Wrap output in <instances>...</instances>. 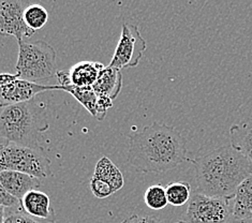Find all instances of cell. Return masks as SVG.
<instances>
[{
  "mask_svg": "<svg viewBox=\"0 0 252 223\" xmlns=\"http://www.w3.org/2000/svg\"><path fill=\"white\" fill-rule=\"evenodd\" d=\"M187 141L176 128L160 123L129 138L128 161L142 173H164L188 161Z\"/></svg>",
  "mask_w": 252,
  "mask_h": 223,
  "instance_id": "cell-1",
  "label": "cell"
},
{
  "mask_svg": "<svg viewBox=\"0 0 252 223\" xmlns=\"http://www.w3.org/2000/svg\"><path fill=\"white\" fill-rule=\"evenodd\" d=\"M195 170L196 191L232 200L237 187L252 173V165L231 145L188 159Z\"/></svg>",
  "mask_w": 252,
  "mask_h": 223,
  "instance_id": "cell-2",
  "label": "cell"
},
{
  "mask_svg": "<svg viewBox=\"0 0 252 223\" xmlns=\"http://www.w3.org/2000/svg\"><path fill=\"white\" fill-rule=\"evenodd\" d=\"M49 128L46 107L34 99L0 112V138L8 143L40 148V137Z\"/></svg>",
  "mask_w": 252,
  "mask_h": 223,
  "instance_id": "cell-3",
  "label": "cell"
},
{
  "mask_svg": "<svg viewBox=\"0 0 252 223\" xmlns=\"http://www.w3.org/2000/svg\"><path fill=\"white\" fill-rule=\"evenodd\" d=\"M19 43V58L15 65L16 74L22 80L38 83L49 80L57 72L56 51L47 42L38 40L34 42Z\"/></svg>",
  "mask_w": 252,
  "mask_h": 223,
  "instance_id": "cell-4",
  "label": "cell"
},
{
  "mask_svg": "<svg viewBox=\"0 0 252 223\" xmlns=\"http://www.w3.org/2000/svg\"><path fill=\"white\" fill-rule=\"evenodd\" d=\"M15 171L46 178L53 175L52 163L44 149L32 148L17 144H0V172Z\"/></svg>",
  "mask_w": 252,
  "mask_h": 223,
  "instance_id": "cell-5",
  "label": "cell"
},
{
  "mask_svg": "<svg viewBox=\"0 0 252 223\" xmlns=\"http://www.w3.org/2000/svg\"><path fill=\"white\" fill-rule=\"evenodd\" d=\"M233 217L230 198L194 191L188 202L185 223H227Z\"/></svg>",
  "mask_w": 252,
  "mask_h": 223,
  "instance_id": "cell-6",
  "label": "cell"
},
{
  "mask_svg": "<svg viewBox=\"0 0 252 223\" xmlns=\"http://www.w3.org/2000/svg\"><path fill=\"white\" fill-rule=\"evenodd\" d=\"M146 49L147 43L142 37L139 27L131 24H124L121 38L109 67L118 70L134 68L140 64Z\"/></svg>",
  "mask_w": 252,
  "mask_h": 223,
  "instance_id": "cell-7",
  "label": "cell"
},
{
  "mask_svg": "<svg viewBox=\"0 0 252 223\" xmlns=\"http://www.w3.org/2000/svg\"><path fill=\"white\" fill-rule=\"evenodd\" d=\"M57 81L61 89L70 95L80 102V103L91 113V115L97 120H103L107 111L113 106V100L105 96L99 95L94 92L93 86L91 87H76L71 85L68 78V72L57 71Z\"/></svg>",
  "mask_w": 252,
  "mask_h": 223,
  "instance_id": "cell-8",
  "label": "cell"
},
{
  "mask_svg": "<svg viewBox=\"0 0 252 223\" xmlns=\"http://www.w3.org/2000/svg\"><path fill=\"white\" fill-rule=\"evenodd\" d=\"M31 0H0V34L14 37L16 41L31 38L34 33L24 23V11Z\"/></svg>",
  "mask_w": 252,
  "mask_h": 223,
  "instance_id": "cell-9",
  "label": "cell"
},
{
  "mask_svg": "<svg viewBox=\"0 0 252 223\" xmlns=\"http://www.w3.org/2000/svg\"><path fill=\"white\" fill-rule=\"evenodd\" d=\"M51 90L62 89L59 85H41V84L22 80L19 77L8 85L0 86V107L28 102L33 100L37 95L51 92Z\"/></svg>",
  "mask_w": 252,
  "mask_h": 223,
  "instance_id": "cell-10",
  "label": "cell"
},
{
  "mask_svg": "<svg viewBox=\"0 0 252 223\" xmlns=\"http://www.w3.org/2000/svg\"><path fill=\"white\" fill-rule=\"evenodd\" d=\"M0 183L5 191L17 200H20V202L27 192L38 190L41 186L40 178L15 171L0 172Z\"/></svg>",
  "mask_w": 252,
  "mask_h": 223,
  "instance_id": "cell-11",
  "label": "cell"
},
{
  "mask_svg": "<svg viewBox=\"0 0 252 223\" xmlns=\"http://www.w3.org/2000/svg\"><path fill=\"white\" fill-rule=\"evenodd\" d=\"M21 208L27 215L39 219H56L55 212L51 205V198L40 190H32L23 196Z\"/></svg>",
  "mask_w": 252,
  "mask_h": 223,
  "instance_id": "cell-12",
  "label": "cell"
},
{
  "mask_svg": "<svg viewBox=\"0 0 252 223\" xmlns=\"http://www.w3.org/2000/svg\"><path fill=\"white\" fill-rule=\"evenodd\" d=\"M230 145L252 165V118H245L230 127Z\"/></svg>",
  "mask_w": 252,
  "mask_h": 223,
  "instance_id": "cell-13",
  "label": "cell"
},
{
  "mask_svg": "<svg viewBox=\"0 0 252 223\" xmlns=\"http://www.w3.org/2000/svg\"><path fill=\"white\" fill-rule=\"evenodd\" d=\"M105 65L101 63L84 60L75 64L68 72L69 83L76 87H91Z\"/></svg>",
  "mask_w": 252,
  "mask_h": 223,
  "instance_id": "cell-14",
  "label": "cell"
},
{
  "mask_svg": "<svg viewBox=\"0 0 252 223\" xmlns=\"http://www.w3.org/2000/svg\"><path fill=\"white\" fill-rule=\"evenodd\" d=\"M93 88L99 95L105 96L112 100L116 99L123 88V75L121 70L109 67V65L104 67L101 70Z\"/></svg>",
  "mask_w": 252,
  "mask_h": 223,
  "instance_id": "cell-15",
  "label": "cell"
},
{
  "mask_svg": "<svg viewBox=\"0 0 252 223\" xmlns=\"http://www.w3.org/2000/svg\"><path fill=\"white\" fill-rule=\"evenodd\" d=\"M232 201L234 217L252 220V173L237 187Z\"/></svg>",
  "mask_w": 252,
  "mask_h": 223,
  "instance_id": "cell-16",
  "label": "cell"
},
{
  "mask_svg": "<svg viewBox=\"0 0 252 223\" xmlns=\"http://www.w3.org/2000/svg\"><path fill=\"white\" fill-rule=\"evenodd\" d=\"M93 177L102 179L110 184L115 192L121 190L125 185L123 173L107 157H102L97 162Z\"/></svg>",
  "mask_w": 252,
  "mask_h": 223,
  "instance_id": "cell-17",
  "label": "cell"
},
{
  "mask_svg": "<svg viewBox=\"0 0 252 223\" xmlns=\"http://www.w3.org/2000/svg\"><path fill=\"white\" fill-rule=\"evenodd\" d=\"M165 191L167 202L176 207L187 204L192 195L191 186L187 182H173L165 187Z\"/></svg>",
  "mask_w": 252,
  "mask_h": 223,
  "instance_id": "cell-18",
  "label": "cell"
},
{
  "mask_svg": "<svg viewBox=\"0 0 252 223\" xmlns=\"http://www.w3.org/2000/svg\"><path fill=\"white\" fill-rule=\"evenodd\" d=\"M23 19L25 25L34 32L46 25L49 21V13L43 5L31 3L24 11Z\"/></svg>",
  "mask_w": 252,
  "mask_h": 223,
  "instance_id": "cell-19",
  "label": "cell"
},
{
  "mask_svg": "<svg viewBox=\"0 0 252 223\" xmlns=\"http://www.w3.org/2000/svg\"><path fill=\"white\" fill-rule=\"evenodd\" d=\"M144 202L146 206L153 210H161L169 204L166 197L165 187L161 184H156L148 187L144 194Z\"/></svg>",
  "mask_w": 252,
  "mask_h": 223,
  "instance_id": "cell-20",
  "label": "cell"
},
{
  "mask_svg": "<svg viewBox=\"0 0 252 223\" xmlns=\"http://www.w3.org/2000/svg\"><path fill=\"white\" fill-rule=\"evenodd\" d=\"M4 223H56V219H39L27 215L20 207L11 210L9 214H5Z\"/></svg>",
  "mask_w": 252,
  "mask_h": 223,
  "instance_id": "cell-21",
  "label": "cell"
},
{
  "mask_svg": "<svg viewBox=\"0 0 252 223\" xmlns=\"http://www.w3.org/2000/svg\"><path fill=\"white\" fill-rule=\"evenodd\" d=\"M91 190L97 198H106L113 193H115V191H114L113 187L110 184L95 177H93L91 180Z\"/></svg>",
  "mask_w": 252,
  "mask_h": 223,
  "instance_id": "cell-22",
  "label": "cell"
},
{
  "mask_svg": "<svg viewBox=\"0 0 252 223\" xmlns=\"http://www.w3.org/2000/svg\"><path fill=\"white\" fill-rule=\"evenodd\" d=\"M0 206L4 208H17L21 206L20 200H17L14 196H12L9 192L5 191L0 183Z\"/></svg>",
  "mask_w": 252,
  "mask_h": 223,
  "instance_id": "cell-23",
  "label": "cell"
},
{
  "mask_svg": "<svg viewBox=\"0 0 252 223\" xmlns=\"http://www.w3.org/2000/svg\"><path fill=\"white\" fill-rule=\"evenodd\" d=\"M121 223H162L160 219L152 216H140V215H132L129 218L125 219Z\"/></svg>",
  "mask_w": 252,
  "mask_h": 223,
  "instance_id": "cell-24",
  "label": "cell"
},
{
  "mask_svg": "<svg viewBox=\"0 0 252 223\" xmlns=\"http://www.w3.org/2000/svg\"><path fill=\"white\" fill-rule=\"evenodd\" d=\"M16 78H19V75L11 74V73H0V86H5L8 84L15 81Z\"/></svg>",
  "mask_w": 252,
  "mask_h": 223,
  "instance_id": "cell-25",
  "label": "cell"
},
{
  "mask_svg": "<svg viewBox=\"0 0 252 223\" xmlns=\"http://www.w3.org/2000/svg\"><path fill=\"white\" fill-rule=\"evenodd\" d=\"M227 223H252L251 219H241L236 218V217H232V218L227 221Z\"/></svg>",
  "mask_w": 252,
  "mask_h": 223,
  "instance_id": "cell-26",
  "label": "cell"
},
{
  "mask_svg": "<svg viewBox=\"0 0 252 223\" xmlns=\"http://www.w3.org/2000/svg\"><path fill=\"white\" fill-rule=\"evenodd\" d=\"M5 218V208L0 206V223H4Z\"/></svg>",
  "mask_w": 252,
  "mask_h": 223,
  "instance_id": "cell-27",
  "label": "cell"
},
{
  "mask_svg": "<svg viewBox=\"0 0 252 223\" xmlns=\"http://www.w3.org/2000/svg\"><path fill=\"white\" fill-rule=\"evenodd\" d=\"M176 223H185L184 221H178V222H176Z\"/></svg>",
  "mask_w": 252,
  "mask_h": 223,
  "instance_id": "cell-28",
  "label": "cell"
}]
</instances>
